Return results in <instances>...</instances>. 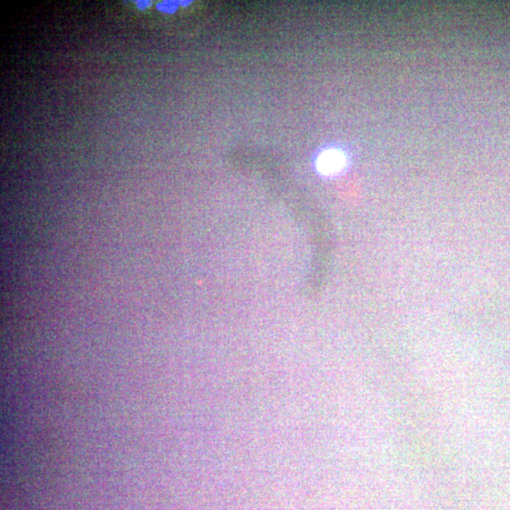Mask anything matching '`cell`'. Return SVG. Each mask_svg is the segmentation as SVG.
<instances>
[{
  "label": "cell",
  "mask_w": 510,
  "mask_h": 510,
  "mask_svg": "<svg viewBox=\"0 0 510 510\" xmlns=\"http://www.w3.org/2000/svg\"><path fill=\"white\" fill-rule=\"evenodd\" d=\"M346 157L342 153L337 150L324 151L317 158V168L325 176L335 175L345 168Z\"/></svg>",
  "instance_id": "1"
},
{
  "label": "cell",
  "mask_w": 510,
  "mask_h": 510,
  "mask_svg": "<svg viewBox=\"0 0 510 510\" xmlns=\"http://www.w3.org/2000/svg\"><path fill=\"white\" fill-rule=\"evenodd\" d=\"M173 3H169V2H164V3H160L158 5V9L162 10V11L165 12H171L173 11L174 9H175V8H173Z\"/></svg>",
  "instance_id": "2"
},
{
  "label": "cell",
  "mask_w": 510,
  "mask_h": 510,
  "mask_svg": "<svg viewBox=\"0 0 510 510\" xmlns=\"http://www.w3.org/2000/svg\"><path fill=\"white\" fill-rule=\"evenodd\" d=\"M138 7L141 8V9H145V8H147L148 5H150V2L148 1H138L137 2Z\"/></svg>",
  "instance_id": "3"
}]
</instances>
